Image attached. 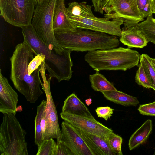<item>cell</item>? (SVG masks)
Returning <instances> with one entry per match:
<instances>
[{"instance_id": "1", "label": "cell", "mask_w": 155, "mask_h": 155, "mask_svg": "<svg viewBox=\"0 0 155 155\" xmlns=\"http://www.w3.org/2000/svg\"><path fill=\"white\" fill-rule=\"evenodd\" d=\"M17 44L11 62L10 78L15 88L31 103H35L43 94L40 87L42 83L39 75L41 66L31 75L28 73L30 62L37 54L24 38Z\"/></svg>"}, {"instance_id": "2", "label": "cell", "mask_w": 155, "mask_h": 155, "mask_svg": "<svg viewBox=\"0 0 155 155\" xmlns=\"http://www.w3.org/2000/svg\"><path fill=\"white\" fill-rule=\"evenodd\" d=\"M21 28L23 38L36 54L45 56V68L49 72V77L55 78L58 82L69 81L72 75L73 64L70 54L72 51L64 48L63 54H59L54 50L50 49L40 39L31 24Z\"/></svg>"}, {"instance_id": "3", "label": "cell", "mask_w": 155, "mask_h": 155, "mask_svg": "<svg viewBox=\"0 0 155 155\" xmlns=\"http://www.w3.org/2000/svg\"><path fill=\"white\" fill-rule=\"evenodd\" d=\"M59 44L63 48L77 51H90L117 47V36L104 33L77 28L67 32H54Z\"/></svg>"}, {"instance_id": "4", "label": "cell", "mask_w": 155, "mask_h": 155, "mask_svg": "<svg viewBox=\"0 0 155 155\" xmlns=\"http://www.w3.org/2000/svg\"><path fill=\"white\" fill-rule=\"evenodd\" d=\"M140 57L138 51L120 47L88 51L85 55L84 59L96 71H126L138 65Z\"/></svg>"}, {"instance_id": "5", "label": "cell", "mask_w": 155, "mask_h": 155, "mask_svg": "<svg viewBox=\"0 0 155 155\" xmlns=\"http://www.w3.org/2000/svg\"><path fill=\"white\" fill-rule=\"evenodd\" d=\"M0 126V155H28L26 131L15 114H3Z\"/></svg>"}, {"instance_id": "6", "label": "cell", "mask_w": 155, "mask_h": 155, "mask_svg": "<svg viewBox=\"0 0 155 155\" xmlns=\"http://www.w3.org/2000/svg\"><path fill=\"white\" fill-rule=\"evenodd\" d=\"M57 0H44L36 6L31 24L40 39L50 49L62 54L64 48L58 43L53 27L54 11Z\"/></svg>"}, {"instance_id": "7", "label": "cell", "mask_w": 155, "mask_h": 155, "mask_svg": "<svg viewBox=\"0 0 155 155\" xmlns=\"http://www.w3.org/2000/svg\"><path fill=\"white\" fill-rule=\"evenodd\" d=\"M37 3L36 0H0V15L12 25L27 26L31 24Z\"/></svg>"}, {"instance_id": "8", "label": "cell", "mask_w": 155, "mask_h": 155, "mask_svg": "<svg viewBox=\"0 0 155 155\" xmlns=\"http://www.w3.org/2000/svg\"><path fill=\"white\" fill-rule=\"evenodd\" d=\"M104 17L109 19L121 18L127 28L137 25L144 19L137 0H110L104 8Z\"/></svg>"}, {"instance_id": "9", "label": "cell", "mask_w": 155, "mask_h": 155, "mask_svg": "<svg viewBox=\"0 0 155 155\" xmlns=\"http://www.w3.org/2000/svg\"><path fill=\"white\" fill-rule=\"evenodd\" d=\"M40 66L39 72L43 81V83L41 85L46 98L45 109L46 127L42 139L43 140L51 138L56 139L57 143L61 140V133L59 124L56 107L50 91V82L52 77H50L47 80L44 61L42 62Z\"/></svg>"}, {"instance_id": "10", "label": "cell", "mask_w": 155, "mask_h": 155, "mask_svg": "<svg viewBox=\"0 0 155 155\" xmlns=\"http://www.w3.org/2000/svg\"><path fill=\"white\" fill-rule=\"evenodd\" d=\"M68 18L77 28L104 33L119 37L122 30L120 26L124 23L123 20L121 18L113 19L110 21L107 18L95 16L87 18Z\"/></svg>"}, {"instance_id": "11", "label": "cell", "mask_w": 155, "mask_h": 155, "mask_svg": "<svg viewBox=\"0 0 155 155\" xmlns=\"http://www.w3.org/2000/svg\"><path fill=\"white\" fill-rule=\"evenodd\" d=\"M61 117L73 126L87 132L107 137L113 130L95 119L61 112Z\"/></svg>"}, {"instance_id": "12", "label": "cell", "mask_w": 155, "mask_h": 155, "mask_svg": "<svg viewBox=\"0 0 155 155\" xmlns=\"http://www.w3.org/2000/svg\"><path fill=\"white\" fill-rule=\"evenodd\" d=\"M61 140L71 150L74 155H93L82 138L74 128L65 121L61 124Z\"/></svg>"}, {"instance_id": "13", "label": "cell", "mask_w": 155, "mask_h": 155, "mask_svg": "<svg viewBox=\"0 0 155 155\" xmlns=\"http://www.w3.org/2000/svg\"><path fill=\"white\" fill-rule=\"evenodd\" d=\"M0 69V112L3 114L12 113L15 115L18 95L2 74Z\"/></svg>"}, {"instance_id": "14", "label": "cell", "mask_w": 155, "mask_h": 155, "mask_svg": "<svg viewBox=\"0 0 155 155\" xmlns=\"http://www.w3.org/2000/svg\"><path fill=\"white\" fill-rule=\"evenodd\" d=\"M73 127L82 138L93 155H116L110 148L107 137L89 133Z\"/></svg>"}, {"instance_id": "15", "label": "cell", "mask_w": 155, "mask_h": 155, "mask_svg": "<svg viewBox=\"0 0 155 155\" xmlns=\"http://www.w3.org/2000/svg\"><path fill=\"white\" fill-rule=\"evenodd\" d=\"M54 32H62L75 30L77 28L68 18L65 0H57L53 20Z\"/></svg>"}, {"instance_id": "16", "label": "cell", "mask_w": 155, "mask_h": 155, "mask_svg": "<svg viewBox=\"0 0 155 155\" xmlns=\"http://www.w3.org/2000/svg\"><path fill=\"white\" fill-rule=\"evenodd\" d=\"M137 24L127 28H122L120 41L127 46L128 48H142L148 42L144 35L139 28Z\"/></svg>"}, {"instance_id": "17", "label": "cell", "mask_w": 155, "mask_h": 155, "mask_svg": "<svg viewBox=\"0 0 155 155\" xmlns=\"http://www.w3.org/2000/svg\"><path fill=\"white\" fill-rule=\"evenodd\" d=\"M61 112L95 119L84 104L74 93L64 101Z\"/></svg>"}, {"instance_id": "18", "label": "cell", "mask_w": 155, "mask_h": 155, "mask_svg": "<svg viewBox=\"0 0 155 155\" xmlns=\"http://www.w3.org/2000/svg\"><path fill=\"white\" fill-rule=\"evenodd\" d=\"M152 129V121L148 119L131 136L128 142L129 149L131 150L145 143Z\"/></svg>"}, {"instance_id": "19", "label": "cell", "mask_w": 155, "mask_h": 155, "mask_svg": "<svg viewBox=\"0 0 155 155\" xmlns=\"http://www.w3.org/2000/svg\"><path fill=\"white\" fill-rule=\"evenodd\" d=\"M101 92L107 100L125 106H136L139 103L137 98L117 90L103 91Z\"/></svg>"}, {"instance_id": "20", "label": "cell", "mask_w": 155, "mask_h": 155, "mask_svg": "<svg viewBox=\"0 0 155 155\" xmlns=\"http://www.w3.org/2000/svg\"><path fill=\"white\" fill-rule=\"evenodd\" d=\"M91 8L92 6L87 5L86 2L70 3L67 8L68 17L87 18L93 17L94 16Z\"/></svg>"}, {"instance_id": "21", "label": "cell", "mask_w": 155, "mask_h": 155, "mask_svg": "<svg viewBox=\"0 0 155 155\" xmlns=\"http://www.w3.org/2000/svg\"><path fill=\"white\" fill-rule=\"evenodd\" d=\"M89 79L92 88L95 91L101 92L103 91H117L113 84L108 81L98 71L89 75Z\"/></svg>"}, {"instance_id": "22", "label": "cell", "mask_w": 155, "mask_h": 155, "mask_svg": "<svg viewBox=\"0 0 155 155\" xmlns=\"http://www.w3.org/2000/svg\"><path fill=\"white\" fill-rule=\"evenodd\" d=\"M46 101L43 100L37 107V113L35 120V142L39 146L43 141L41 125V120L43 114L45 109Z\"/></svg>"}, {"instance_id": "23", "label": "cell", "mask_w": 155, "mask_h": 155, "mask_svg": "<svg viewBox=\"0 0 155 155\" xmlns=\"http://www.w3.org/2000/svg\"><path fill=\"white\" fill-rule=\"evenodd\" d=\"M153 17V16L147 17L145 21L138 23L137 25L148 42L155 44V23L152 20Z\"/></svg>"}, {"instance_id": "24", "label": "cell", "mask_w": 155, "mask_h": 155, "mask_svg": "<svg viewBox=\"0 0 155 155\" xmlns=\"http://www.w3.org/2000/svg\"><path fill=\"white\" fill-rule=\"evenodd\" d=\"M151 59L148 55L142 54L140 55V62L142 63L150 80L152 89L155 91V70Z\"/></svg>"}, {"instance_id": "25", "label": "cell", "mask_w": 155, "mask_h": 155, "mask_svg": "<svg viewBox=\"0 0 155 155\" xmlns=\"http://www.w3.org/2000/svg\"><path fill=\"white\" fill-rule=\"evenodd\" d=\"M38 147L36 155H56L57 143L53 138L43 140Z\"/></svg>"}, {"instance_id": "26", "label": "cell", "mask_w": 155, "mask_h": 155, "mask_svg": "<svg viewBox=\"0 0 155 155\" xmlns=\"http://www.w3.org/2000/svg\"><path fill=\"white\" fill-rule=\"evenodd\" d=\"M135 81V82L139 85L142 86L147 88L152 89L150 80L140 62L138 65V68L136 74Z\"/></svg>"}, {"instance_id": "27", "label": "cell", "mask_w": 155, "mask_h": 155, "mask_svg": "<svg viewBox=\"0 0 155 155\" xmlns=\"http://www.w3.org/2000/svg\"><path fill=\"white\" fill-rule=\"evenodd\" d=\"M107 139L110 148L116 155H123L121 150L122 138L112 132L108 135Z\"/></svg>"}, {"instance_id": "28", "label": "cell", "mask_w": 155, "mask_h": 155, "mask_svg": "<svg viewBox=\"0 0 155 155\" xmlns=\"http://www.w3.org/2000/svg\"><path fill=\"white\" fill-rule=\"evenodd\" d=\"M138 8L144 18L152 16L151 0H137Z\"/></svg>"}, {"instance_id": "29", "label": "cell", "mask_w": 155, "mask_h": 155, "mask_svg": "<svg viewBox=\"0 0 155 155\" xmlns=\"http://www.w3.org/2000/svg\"><path fill=\"white\" fill-rule=\"evenodd\" d=\"M45 56L42 54L35 56L33 59L29 64L28 68V74L30 75L33 74L34 72L40 67L42 62L45 61Z\"/></svg>"}, {"instance_id": "30", "label": "cell", "mask_w": 155, "mask_h": 155, "mask_svg": "<svg viewBox=\"0 0 155 155\" xmlns=\"http://www.w3.org/2000/svg\"><path fill=\"white\" fill-rule=\"evenodd\" d=\"M138 110L142 115L155 116V101L152 103L140 105Z\"/></svg>"}, {"instance_id": "31", "label": "cell", "mask_w": 155, "mask_h": 155, "mask_svg": "<svg viewBox=\"0 0 155 155\" xmlns=\"http://www.w3.org/2000/svg\"><path fill=\"white\" fill-rule=\"evenodd\" d=\"M96 112L99 117L104 119L107 121L113 114L114 109L108 106L101 107L95 110Z\"/></svg>"}, {"instance_id": "32", "label": "cell", "mask_w": 155, "mask_h": 155, "mask_svg": "<svg viewBox=\"0 0 155 155\" xmlns=\"http://www.w3.org/2000/svg\"><path fill=\"white\" fill-rule=\"evenodd\" d=\"M56 155H74V154L65 143L61 140L57 143Z\"/></svg>"}, {"instance_id": "33", "label": "cell", "mask_w": 155, "mask_h": 155, "mask_svg": "<svg viewBox=\"0 0 155 155\" xmlns=\"http://www.w3.org/2000/svg\"><path fill=\"white\" fill-rule=\"evenodd\" d=\"M94 11L102 14L104 8L110 0H91Z\"/></svg>"}, {"instance_id": "34", "label": "cell", "mask_w": 155, "mask_h": 155, "mask_svg": "<svg viewBox=\"0 0 155 155\" xmlns=\"http://www.w3.org/2000/svg\"><path fill=\"white\" fill-rule=\"evenodd\" d=\"M41 125L42 137L45 132L46 127V122L45 118V110L44 111L41 118Z\"/></svg>"}, {"instance_id": "35", "label": "cell", "mask_w": 155, "mask_h": 155, "mask_svg": "<svg viewBox=\"0 0 155 155\" xmlns=\"http://www.w3.org/2000/svg\"><path fill=\"white\" fill-rule=\"evenodd\" d=\"M151 0V6L152 12L155 14V0Z\"/></svg>"}, {"instance_id": "36", "label": "cell", "mask_w": 155, "mask_h": 155, "mask_svg": "<svg viewBox=\"0 0 155 155\" xmlns=\"http://www.w3.org/2000/svg\"><path fill=\"white\" fill-rule=\"evenodd\" d=\"M85 102L87 106H89L92 103V100L91 98H89L85 100Z\"/></svg>"}, {"instance_id": "37", "label": "cell", "mask_w": 155, "mask_h": 155, "mask_svg": "<svg viewBox=\"0 0 155 155\" xmlns=\"http://www.w3.org/2000/svg\"><path fill=\"white\" fill-rule=\"evenodd\" d=\"M151 61L155 65V58H151Z\"/></svg>"}, {"instance_id": "38", "label": "cell", "mask_w": 155, "mask_h": 155, "mask_svg": "<svg viewBox=\"0 0 155 155\" xmlns=\"http://www.w3.org/2000/svg\"><path fill=\"white\" fill-rule=\"evenodd\" d=\"M38 3H39L42 2L44 0H36Z\"/></svg>"}, {"instance_id": "39", "label": "cell", "mask_w": 155, "mask_h": 155, "mask_svg": "<svg viewBox=\"0 0 155 155\" xmlns=\"http://www.w3.org/2000/svg\"><path fill=\"white\" fill-rule=\"evenodd\" d=\"M152 65H153V67H154V69H155V64H154L152 62Z\"/></svg>"}, {"instance_id": "40", "label": "cell", "mask_w": 155, "mask_h": 155, "mask_svg": "<svg viewBox=\"0 0 155 155\" xmlns=\"http://www.w3.org/2000/svg\"><path fill=\"white\" fill-rule=\"evenodd\" d=\"M152 19L153 21L155 23V19H154L153 17Z\"/></svg>"}, {"instance_id": "41", "label": "cell", "mask_w": 155, "mask_h": 155, "mask_svg": "<svg viewBox=\"0 0 155 155\" xmlns=\"http://www.w3.org/2000/svg\"><path fill=\"white\" fill-rule=\"evenodd\" d=\"M153 155H155V148H154V153Z\"/></svg>"}]
</instances>
